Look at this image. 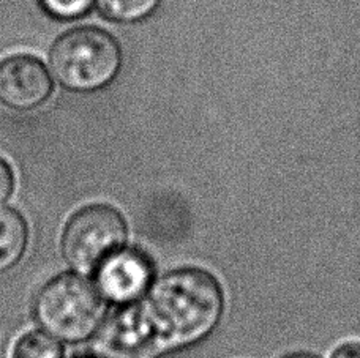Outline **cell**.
Instances as JSON below:
<instances>
[{"instance_id":"1","label":"cell","mask_w":360,"mask_h":358,"mask_svg":"<svg viewBox=\"0 0 360 358\" xmlns=\"http://www.w3.org/2000/svg\"><path fill=\"white\" fill-rule=\"evenodd\" d=\"M223 308L218 279L196 267L166 273L153 284L146 302L136 306L155 355L202 340L220 321Z\"/></svg>"},{"instance_id":"2","label":"cell","mask_w":360,"mask_h":358,"mask_svg":"<svg viewBox=\"0 0 360 358\" xmlns=\"http://www.w3.org/2000/svg\"><path fill=\"white\" fill-rule=\"evenodd\" d=\"M122 59L119 41L96 25L65 32L49 51L54 78L73 92H95L111 84L120 72Z\"/></svg>"},{"instance_id":"3","label":"cell","mask_w":360,"mask_h":358,"mask_svg":"<svg viewBox=\"0 0 360 358\" xmlns=\"http://www.w3.org/2000/svg\"><path fill=\"white\" fill-rule=\"evenodd\" d=\"M38 324L59 340H86L103 317L100 291L78 274H60L43 287L35 300Z\"/></svg>"},{"instance_id":"4","label":"cell","mask_w":360,"mask_h":358,"mask_svg":"<svg viewBox=\"0 0 360 358\" xmlns=\"http://www.w3.org/2000/svg\"><path fill=\"white\" fill-rule=\"evenodd\" d=\"M127 241V225L111 206H89L68 220L62 237L63 258L75 270L94 272Z\"/></svg>"},{"instance_id":"5","label":"cell","mask_w":360,"mask_h":358,"mask_svg":"<svg viewBox=\"0 0 360 358\" xmlns=\"http://www.w3.org/2000/svg\"><path fill=\"white\" fill-rule=\"evenodd\" d=\"M53 88V78L38 57L19 53L0 60V103L10 110H35L51 97Z\"/></svg>"},{"instance_id":"6","label":"cell","mask_w":360,"mask_h":358,"mask_svg":"<svg viewBox=\"0 0 360 358\" xmlns=\"http://www.w3.org/2000/svg\"><path fill=\"white\" fill-rule=\"evenodd\" d=\"M153 268L138 249H119L101 262L96 284L101 296L114 303H130L149 289Z\"/></svg>"},{"instance_id":"7","label":"cell","mask_w":360,"mask_h":358,"mask_svg":"<svg viewBox=\"0 0 360 358\" xmlns=\"http://www.w3.org/2000/svg\"><path fill=\"white\" fill-rule=\"evenodd\" d=\"M27 239L29 229L24 216L13 208H0V272L21 260Z\"/></svg>"},{"instance_id":"8","label":"cell","mask_w":360,"mask_h":358,"mask_svg":"<svg viewBox=\"0 0 360 358\" xmlns=\"http://www.w3.org/2000/svg\"><path fill=\"white\" fill-rule=\"evenodd\" d=\"M96 8L109 21L133 24L144 21L155 11L162 0H96Z\"/></svg>"},{"instance_id":"9","label":"cell","mask_w":360,"mask_h":358,"mask_svg":"<svg viewBox=\"0 0 360 358\" xmlns=\"http://www.w3.org/2000/svg\"><path fill=\"white\" fill-rule=\"evenodd\" d=\"M11 358H63V349L53 336L29 331L16 341Z\"/></svg>"},{"instance_id":"10","label":"cell","mask_w":360,"mask_h":358,"mask_svg":"<svg viewBox=\"0 0 360 358\" xmlns=\"http://www.w3.org/2000/svg\"><path fill=\"white\" fill-rule=\"evenodd\" d=\"M96 0H38L49 16L60 21H70L86 16L94 8Z\"/></svg>"},{"instance_id":"11","label":"cell","mask_w":360,"mask_h":358,"mask_svg":"<svg viewBox=\"0 0 360 358\" xmlns=\"http://www.w3.org/2000/svg\"><path fill=\"white\" fill-rule=\"evenodd\" d=\"M15 190V175H13L11 166L0 158V204L5 202Z\"/></svg>"},{"instance_id":"12","label":"cell","mask_w":360,"mask_h":358,"mask_svg":"<svg viewBox=\"0 0 360 358\" xmlns=\"http://www.w3.org/2000/svg\"><path fill=\"white\" fill-rule=\"evenodd\" d=\"M330 358H360V343H345L335 349Z\"/></svg>"},{"instance_id":"13","label":"cell","mask_w":360,"mask_h":358,"mask_svg":"<svg viewBox=\"0 0 360 358\" xmlns=\"http://www.w3.org/2000/svg\"><path fill=\"white\" fill-rule=\"evenodd\" d=\"M283 358H318V357L313 354H307V352H295V354H289Z\"/></svg>"}]
</instances>
